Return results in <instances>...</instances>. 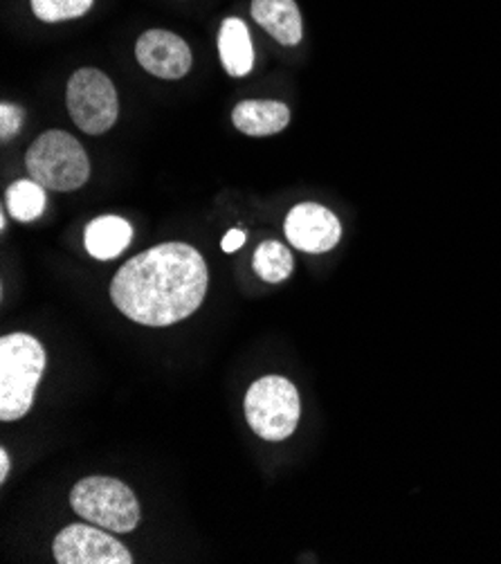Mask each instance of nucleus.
Wrapping results in <instances>:
<instances>
[{
    "label": "nucleus",
    "mask_w": 501,
    "mask_h": 564,
    "mask_svg": "<svg viewBox=\"0 0 501 564\" xmlns=\"http://www.w3.org/2000/svg\"><path fill=\"white\" fill-rule=\"evenodd\" d=\"M207 263L187 243H160L129 259L110 284V300L144 326H172L194 315L207 295Z\"/></svg>",
    "instance_id": "nucleus-1"
},
{
    "label": "nucleus",
    "mask_w": 501,
    "mask_h": 564,
    "mask_svg": "<svg viewBox=\"0 0 501 564\" xmlns=\"http://www.w3.org/2000/svg\"><path fill=\"white\" fill-rule=\"evenodd\" d=\"M45 369V349L30 333H12L0 340V419H23L32 405Z\"/></svg>",
    "instance_id": "nucleus-2"
},
{
    "label": "nucleus",
    "mask_w": 501,
    "mask_h": 564,
    "mask_svg": "<svg viewBox=\"0 0 501 564\" xmlns=\"http://www.w3.org/2000/svg\"><path fill=\"white\" fill-rule=\"evenodd\" d=\"M30 178L52 192H75L90 178L88 153L66 131L41 133L25 153Z\"/></svg>",
    "instance_id": "nucleus-3"
},
{
    "label": "nucleus",
    "mask_w": 501,
    "mask_h": 564,
    "mask_svg": "<svg viewBox=\"0 0 501 564\" xmlns=\"http://www.w3.org/2000/svg\"><path fill=\"white\" fill-rule=\"evenodd\" d=\"M73 511L110 533H131L140 524L135 492L113 477H86L70 492Z\"/></svg>",
    "instance_id": "nucleus-4"
},
{
    "label": "nucleus",
    "mask_w": 501,
    "mask_h": 564,
    "mask_svg": "<svg viewBox=\"0 0 501 564\" xmlns=\"http://www.w3.org/2000/svg\"><path fill=\"white\" fill-rule=\"evenodd\" d=\"M248 425L265 441L288 438L299 423L302 401L297 387L284 376H263L246 393Z\"/></svg>",
    "instance_id": "nucleus-5"
},
{
    "label": "nucleus",
    "mask_w": 501,
    "mask_h": 564,
    "mask_svg": "<svg viewBox=\"0 0 501 564\" xmlns=\"http://www.w3.org/2000/svg\"><path fill=\"white\" fill-rule=\"evenodd\" d=\"M66 104L73 122L88 135H101L113 129L120 116L118 90L108 75L97 68H81L70 77Z\"/></svg>",
    "instance_id": "nucleus-6"
},
{
    "label": "nucleus",
    "mask_w": 501,
    "mask_h": 564,
    "mask_svg": "<svg viewBox=\"0 0 501 564\" xmlns=\"http://www.w3.org/2000/svg\"><path fill=\"white\" fill-rule=\"evenodd\" d=\"M54 560L59 564H131V551L108 535L101 527L70 524L52 542Z\"/></svg>",
    "instance_id": "nucleus-7"
},
{
    "label": "nucleus",
    "mask_w": 501,
    "mask_h": 564,
    "mask_svg": "<svg viewBox=\"0 0 501 564\" xmlns=\"http://www.w3.org/2000/svg\"><path fill=\"white\" fill-rule=\"evenodd\" d=\"M286 239L302 252L322 254L342 239L340 218L319 203H299L286 216Z\"/></svg>",
    "instance_id": "nucleus-8"
},
{
    "label": "nucleus",
    "mask_w": 501,
    "mask_h": 564,
    "mask_svg": "<svg viewBox=\"0 0 501 564\" xmlns=\"http://www.w3.org/2000/svg\"><path fill=\"white\" fill-rule=\"evenodd\" d=\"M140 66L160 79H183L194 64L185 39L166 30H149L135 43Z\"/></svg>",
    "instance_id": "nucleus-9"
},
{
    "label": "nucleus",
    "mask_w": 501,
    "mask_h": 564,
    "mask_svg": "<svg viewBox=\"0 0 501 564\" xmlns=\"http://www.w3.org/2000/svg\"><path fill=\"white\" fill-rule=\"evenodd\" d=\"M232 124L252 138L276 135L291 124V108L282 101L246 99L232 110Z\"/></svg>",
    "instance_id": "nucleus-10"
},
{
    "label": "nucleus",
    "mask_w": 501,
    "mask_h": 564,
    "mask_svg": "<svg viewBox=\"0 0 501 564\" xmlns=\"http://www.w3.org/2000/svg\"><path fill=\"white\" fill-rule=\"evenodd\" d=\"M252 19L282 45H297L304 34L295 0H252Z\"/></svg>",
    "instance_id": "nucleus-11"
},
{
    "label": "nucleus",
    "mask_w": 501,
    "mask_h": 564,
    "mask_svg": "<svg viewBox=\"0 0 501 564\" xmlns=\"http://www.w3.org/2000/svg\"><path fill=\"white\" fill-rule=\"evenodd\" d=\"M133 239L131 223L122 216H97L86 225L84 246L90 257L99 261L116 259L122 254Z\"/></svg>",
    "instance_id": "nucleus-12"
},
{
    "label": "nucleus",
    "mask_w": 501,
    "mask_h": 564,
    "mask_svg": "<svg viewBox=\"0 0 501 564\" xmlns=\"http://www.w3.org/2000/svg\"><path fill=\"white\" fill-rule=\"evenodd\" d=\"M220 64L230 77H246L254 66V47L248 25L241 19H226L218 34Z\"/></svg>",
    "instance_id": "nucleus-13"
},
{
    "label": "nucleus",
    "mask_w": 501,
    "mask_h": 564,
    "mask_svg": "<svg viewBox=\"0 0 501 564\" xmlns=\"http://www.w3.org/2000/svg\"><path fill=\"white\" fill-rule=\"evenodd\" d=\"M254 272L268 284H282L293 272V254L280 241H263L254 252Z\"/></svg>",
    "instance_id": "nucleus-14"
},
{
    "label": "nucleus",
    "mask_w": 501,
    "mask_h": 564,
    "mask_svg": "<svg viewBox=\"0 0 501 564\" xmlns=\"http://www.w3.org/2000/svg\"><path fill=\"white\" fill-rule=\"evenodd\" d=\"M8 209L21 223H30L39 218L45 209V187L32 178L17 181L8 189Z\"/></svg>",
    "instance_id": "nucleus-15"
},
{
    "label": "nucleus",
    "mask_w": 501,
    "mask_h": 564,
    "mask_svg": "<svg viewBox=\"0 0 501 564\" xmlns=\"http://www.w3.org/2000/svg\"><path fill=\"white\" fill-rule=\"evenodd\" d=\"M36 19L45 23H62L84 17L95 0H30Z\"/></svg>",
    "instance_id": "nucleus-16"
},
{
    "label": "nucleus",
    "mask_w": 501,
    "mask_h": 564,
    "mask_svg": "<svg viewBox=\"0 0 501 564\" xmlns=\"http://www.w3.org/2000/svg\"><path fill=\"white\" fill-rule=\"evenodd\" d=\"M23 118H25L23 108L12 106V104L0 106V138H3V140L14 138L21 131Z\"/></svg>",
    "instance_id": "nucleus-17"
},
{
    "label": "nucleus",
    "mask_w": 501,
    "mask_h": 564,
    "mask_svg": "<svg viewBox=\"0 0 501 564\" xmlns=\"http://www.w3.org/2000/svg\"><path fill=\"white\" fill-rule=\"evenodd\" d=\"M246 232H241V230H230L226 237H222V243H220V248H222V252H237L243 243H246Z\"/></svg>",
    "instance_id": "nucleus-18"
},
{
    "label": "nucleus",
    "mask_w": 501,
    "mask_h": 564,
    "mask_svg": "<svg viewBox=\"0 0 501 564\" xmlns=\"http://www.w3.org/2000/svg\"><path fill=\"white\" fill-rule=\"evenodd\" d=\"M10 455L8 449H0V481H6L8 475H10Z\"/></svg>",
    "instance_id": "nucleus-19"
}]
</instances>
